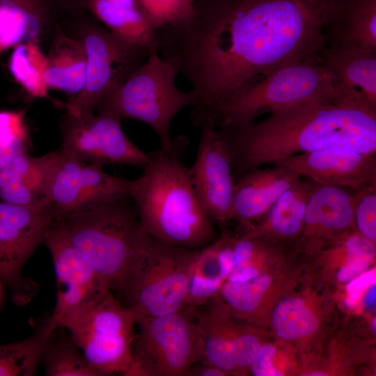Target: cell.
I'll list each match as a JSON object with an SVG mask.
<instances>
[{"label":"cell","mask_w":376,"mask_h":376,"mask_svg":"<svg viewBox=\"0 0 376 376\" xmlns=\"http://www.w3.org/2000/svg\"><path fill=\"white\" fill-rule=\"evenodd\" d=\"M121 120L104 111L73 114L65 111L61 123L62 150L81 161L143 167L148 153L125 134Z\"/></svg>","instance_id":"cell-13"},{"label":"cell","mask_w":376,"mask_h":376,"mask_svg":"<svg viewBox=\"0 0 376 376\" xmlns=\"http://www.w3.org/2000/svg\"><path fill=\"white\" fill-rule=\"evenodd\" d=\"M197 251L152 239L126 305L134 318L162 316L186 308Z\"/></svg>","instance_id":"cell-9"},{"label":"cell","mask_w":376,"mask_h":376,"mask_svg":"<svg viewBox=\"0 0 376 376\" xmlns=\"http://www.w3.org/2000/svg\"><path fill=\"white\" fill-rule=\"evenodd\" d=\"M354 223L358 233L376 242V185L354 191Z\"/></svg>","instance_id":"cell-36"},{"label":"cell","mask_w":376,"mask_h":376,"mask_svg":"<svg viewBox=\"0 0 376 376\" xmlns=\"http://www.w3.org/2000/svg\"><path fill=\"white\" fill-rule=\"evenodd\" d=\"M307 376H327V374H325L322 372H315V373H311L310 374L306 375Z\"/></svg>","instance_id":"cell-44"},{"label":"cell","mask_w":376,"mask_h":376,"mask_svg":"<svg viewBox=\"0 0 376 376\" xmlns=\"http://www.w3.org/2000/svg\"><path fill=\"white\" fill-rule=\"evenodd\" d=\"M0 283H1V282H0Z\"/></svg>","instance_id":"cell-46"},{"label":"cell","mask_w":376,"mask_h":376,"mask_svg":"<svg viewBox=\"0 0 376 376\" xmlns=\"http://www.w3.org/2000/svg\"><path fill=\"white\" fill-rule=\"evenodd\" d=\"M229 329L237 369L250 368L260 347L258 337L250 332L236 331L230 324Z\"/></svg>","instance_id":"cell-37"},{"label":"cell","mask_w":376,"mask_h":376,"mask_svg":"<svg viewBox=\"0 0 376 376\" xmlns=\"http://www.w3.org/2000/svg\"><path fill=\"white\" fill-rule=\"evenodd\" d=\"M315 185L311 180L300 177L276 201L267 212L261 227L245 234L255 237L269 233L279 237H292L302 230L308 198Z\"/></svg>","instance_id":"cell-26"},{"label":"cell","mask_w":376,"mask_h":376,"mask_svg":"<svg viewBox=\"0 0 376 376\" xmlns=\"http://www.w3.org/2000/svg\"><path fill=\"white\" fill-rule=\"evenodd\" d=\"M195 161L188 168L190 180L204 210L214 224L224 226L233 218L235 180L225 141L211 125L200 127Z\"/></svg>","instance_id":"cell-15"},{"label":"cell","mask_w":376,"mask_h":376,"mask_svg":"<svg viewBox=\"0 0 376 376\" xmlns=\"http://www.w3.org/2000/svg\"><path fill=\"white\" fill-rule=\"evenodd\" d=\"M272 324L279 337L294 340L313 334L318 327V321L301 299L290 297L277 305Z\"/></svg>","instance_id":"cell-30"},{"label":"cell","mask_w":376,"mask_h":376,"mask_svg":"<svg viewBox=\"0 0 376 376\" xmlns=\"http://www.w3.org/2000/svg\"><path fill=\"white\" fill-rule=\"evenodd\" d=\"M372 330L374 334H376V319L374 318L373 322H372Z\"/></svg>","instance_id":"cell-45"},{"label":"cell","mask_w":376,"mask_h":376,"mask_svg":"<svg viewBox=\"0 0 376 376\" xmlns=\"http://www.w3.org/2000/svg\"><path fill=\"white\" fill-rule=\"evenodd\" d=\"M56 330L42 358L47 376H98L70 335Z\"/></svg>","instance_id":"cell-29"},{"label":"cell","mask_w":376,"mask_h":376,"mask_svg":"<svg viewBox=\"0 0 376 376\" xmlns=\"http://www.w3.org/2000/svg\"><path fill=\"white\" fill-rule=\"evenodd\" d=\"M29 142L24 113L0 111V169L17 155L27 152Z\"/></svg>","instance_id":"cell-33"},{"label":"cell","mask_w":376,"mask_h":376,"mask_svg":"<svg viewBox=\"0 0 376 376\" xmlns=\"http://www.w3.org/2000/svg\"><path fill=\"white\" fill-rule=\"evenodd\" d=\"M55 217L51 205L19 206L0 200V282L10 290L17 304H26L36 295L37 284L24 277L22 269Z\"/></svg>","instance_id":"cell-11"},{"label":"cell","mask_w":376,"mask_h":376,"mask_svg":"<svg viewBox=\"0 0 376 376\" xmlns=\"http://www.w3.org/2000/svg\"><path fill=\"white\" fill-rule=\"evenodd\" d=\"M275 348L267 344L260 347L250 368L256 376H281L283 374L273 366Z\"/></svg>","instance_id":"cell-38"},{"label":"cell","mask_w":376,"mask_h":376,"mask_svg":"<svg viewBox=\"0 0 376 376\" xmlns=\"http://www.w3.org/2000/svg\"><path fill=\"white\" fill-rule=\"evenodd\" d=\"M320 58L331 75L335 95L361 98L376 107V49L324 47Z\"/></svg>","instance_id":"cell-17"},{"label":"cell","mask_w":376,"mask_h":376,"mask_svg":"<svg viewBox=\"0 0 376 376\" xmlns=\"http://www.w3.org/2000/svg\"><path fill=\"white\" fill-rule=\"evenodd\" d=\"M157 51L172 58L196 97L190 118L211 125L217 109L275 70L319 57V14L304 0H206L192 17L157 31Z\"/></svg>","instance_id":"cell-1"},{"label":"cell","mask_w":376,"mask_h":376,"mask_svg":"<svg viewBox=\"0 0 376 376\" xmlns=\"http://www.w3.org/2000/svg\"><path fill=\"white\" fill-rule=\"evenodd\" d=\"M179 73L172 58L154 51L95 109L120 120L132 118L146 123L157 134L160 147L169 148L173 143L170 130L174 118L196 102L191 90L185 92L177 86Z\"/></svg>","instance_id":"cell-5"},{"label":"cell","mask_w":376,"mask_h":376,"mask_svg":"<svg viewBox=\"0 0 376 376\" xmlns=\"http://www.w3.org/2000/svg\"><path fill=\"white\" fill-rule=\"evenodd\" d=\"M140 8L156 31L190 19L195 0H137Z\"/></svg>","instance_id":"cell-34"},{"label":"cell","mask_w":376,"mask_h":376,"mask_svg":"<svg viewBox=\"0 0 376 376\" xmlns=\"http://www.w3.org/2000/svg\"><path fill=\"white\" fill-rule=\"evenodd\" d=\"M86 6L117 37L144 48L157 50V31L137 0H86Z\"/></svg>","instance_id":"cell-22"},{"label":"cell","mask_w":376,"mask_h":376,"mask_svg":"<svg viewBox=\"0 0 376 376\" xmlns=\"http://www.w3.org/2000/svg\"><path fill=\"white\" fill-rule=\"evenodd\" d=\"M276 163L320 185L358 191L376 185V152L322 150L294 155Z\"/></svg>","instance_id":"cell-16"},{"label":"cell","mask_w":376,"mask_h":376,"mask_svg":"<svg viewBox=\"0 0 376 376\" xmlns=\"http://www.w3.org/2000/svg\"><path fill=\"white\" fill-rule=\"evenodd\" d=\"M259 276V271L255 266L249 265L231 271L226 281L245 282Z\"/></svg>","instance_id":"cell-41"},{"label":"cell","mask_w":376,"mask_h":376,"mask_svg":"<svg viewBox=\"0 0 376 376\" xmlns=\"http://www.w3.org/2000/svg\"><path fill=\"white\" fill-rule=\"evenodd\" d=\"M334 95L329 72L320 56L282 66L235 93L216 111L211 125L235 127L265 113Z\"/></svg>","instance_id":"cell-6"},{"label":"cell","mask_w":376,"mask_h":376,"mask_svg":"<svg viewBox=\"0 0 376 376\" xmlns=\"http://www.w3.org/2000/svg\"><path fill=\"white\" fill-rule=\"evenodd\" d=\"M269 113L261 121L218 127L235 180L249 170L299 153L376 152V107L363 99L334 94Z\"/></svg>","instance_id":"cell-2"},{"label":"cell","mask_w":376,"mask_h":376,"mask_svg":"<svg viewBox=\"0 0 376 376\" xmlns=\"http://www.w3.org/2000/svg\"><path fill=\"white\" fill-rule=\"evenodd\" d=\"M376 282V270L372 269L366 272H362L352 279L346 286L347 298L345 299L347 307H354L359 298L366 290Z\"/></svg>","instance_id":"cell-39"},{"label":"cell","mask_w":376,"mask_h":376,"mask_svg":"<svg viewBox=\"0 0 376 376\" xmlns=\"http://www.w3.org/2000/svg\"><path fill=\"white\" fill-rule=\"evenodd\" d=\"M324 47L376 49V0H334L322 18Z\"/></svg>","instance_id":"cell-19"},{"label":"cell","mask_w":376,"mask_h":376,"mask_svg":"<svg viewBox=\"0 0 376 376\" xmlns=\"http://www.w3.org/2000/svg\"><path fill=\"white\" fill-rule=\"evenodd\" d=\"M50 152L38 157L21 153L0 169V188L10 183L29 185L46 194Z\"/></svg>","instance_id":"cell-31"},{"label":"cell","mask_w":376,"mask_h":376,"mask_svg":"<svg viewBox=\"0 0 376 376\" xmlns=\"http://www.w3.org/2000/svg\"><path fill=\"white\" fill-rule=\"evenodd\" d=\"M233 242L228 237L217 238L198 249L185 308L201 306L217 296L232 271Z\"/></svg>","instance_id":"cell-21"},{"label":"cell","mask_w":376,"mask_h":376,"mask_svg":"<svg viewBox=\"0 0 376 376\" xmlns=\"http://www.w3.org/2000/svg\"><path fill=\"white\" fill-rule=\"evenodd\" d=\"M44 0H0V52L39 41L49 22Z\"/></svg>","instance_id":"cell-25"},{"label":"cell","mask_w":376,"mask_h":376,"mask_svg":"<svg viewBox=\"0 0 376 376\" xmlns=\"http://www.w3.org/2000/svg\"><path fill=\"white\" fill-rule=\"evenodd\" d=\"M194 315L202 343L201 361L226 373L236 371L229 322L222 302L219 304L214 297L205 304L194 308Z\"/></svg>","instance_id":"cell-24"},{"label":"cell","mask_w":376,"mask_h":376,"mask_svg":"<svg viewBox=\"0 0 376 376\" xmlns=\"http://www.w3.org/2000/svg\"><path fill=\"white\" fill-rule=\"evenodd\" d=\"M44 242L52 256L56 281L55 306L48 320L54 327L65 329L111 291L54 220Z\"/></svg>","instance_id":"cell-12"},{"label":"cell","mask_w":376,"mask_h":376,"mask_svg":"<svg viewBox=\"0 0 376 376\" xmlns=\"http://www.w3.org/2000/svg\"><path fill=\"white\" fill-rule=\"evenodd\" d=\"M345 263L340 269L338 280L350 281L363 272L375 258V244L359 233L350 234L343 242Z\"/></svg>","instance_id":"cell-35"},{"label":"cell","mask_w":376,"mask_h":376,"mask_svg":"<svg viewBox=\"0 0 376 376\" xmlns=\"http://www.w3.org/2000/svg\"><path fill=\"white\" fill-rule=\"evenodd\" d=\"M65 329L98 376H136L132 354L135 320L128 307L111 292Z\"/></svg>","instance_id":"cell-7"},{"label":"cell","mask_w":376,"mask_h":376,"mask_svg":"<svg viewBox=\"0 0 376 376\" xmlns=\"http://www.w3.org/2000/svg\"><path fill=\"white\" fill-rule=\"evenodd\" d=\"M50 153L46 194L56 217L128 194L130 180L106 173L102 166L81 161L62 150Z\"/></svg>","instance_id":"cell-14"},{"label":"cell","mask_w":376,"mask_h":376,"mask_svg":"<svg viewBox=\"0 0 376 376\" xmlns=\"http://www.w3.org/2000/svg\"><path fill=\"white\" fill-rule=\"evenodd\" d=\"M58 329L47 320L29 337L0 345V376H33Z\"/></svg>","instance_id":"cell-27"},{"label":"cell","mask_w":376,"mask_h":376,"mask_svg":"<svg viewBox=\"0 0 376 376\" xmlns=\"http://www.w3.org/2000/svg\"><path fill=\"white\" fill-rule=\"evenodd\" d=\"M47 58L45 81L49 89L64 92L70 99L78 95L84 87L86 72L81 39L70 37L57 28Z\"/></svg>","instance_id":"cell-23"},{"label":"cell","mask_w":376,"mask_h":376,"mask_svg":"<svg viewBox=\"0 0 376 376\" xmlns=\"http://www.w3.org/2000/svg\"><path fill=\"white\" fill-rule=\"evenodd\" d=\"M38 42L29 41L14 47L9 57L8 68L29 96L45 98L49 90L45 81L47 58Z\"/></svg>","instance_id":"cell-28"},{"label":"cell","mask_w":376,"mask_h":376,"mask_svg":"<svg viewBox=\"0 0 376 376\" xmlns=\"http://www.w3.org/2000/svg\"><path fill=\"white\" fill-rule=\"evenodd\" d=\"M79 38L85 48L86 72L83 90L65 104L66 111L73 114L94 112L152 53L96 25H88Z\"/></svg>","instance_id":"cell-10"},{"label":"cell","mask_w":376,"mask_h":376,"mask_svg":"<svg viewBox=\"0 0 376 376\" xmlns=\"http://www.w3.org/2000/svg\"><path fill=\"white\" fill-rule=\"evenodd\" d=\"M132 345L136 376H187L202 359L194 308L158 317L134 318Z\"/></svg>","instance_id":"cell-8"},{"label":"cell","mask_w":376,"mask_h":376,"mask_svg":"<svg viewBox=\"0 0 376 376\" xmlns=\"http://www.w3.org/2000/svg\"><path fill=\"white\" fill-rule=\"evenodd\" d=\"M226 374L214 366L199 361L191 367L187 376H224Z\"/></svg>","instance_id":"cell-40"},{"label":"cell","mask_w":376,"mask_h":376,"mask_svg":"<svg viewBox=\"0 0 376 376\" xmlns=\"http://www.w3.org/2000/svg\"><path fill=\"white\" fill-rule=\"evenodd\" d=\"M309 6L315 10L320 15L321 22L322 17L327 8L334 0H304Z\"/></svg>","instance_id":"cell-42"},{"label":"cell","mask_w":376,"mask_h":376,"mask_svg":"<svg viewBox=\"0 0 376 376\" xmlns=\"http://www.w3.org/2000/svg\"><path fill=\"white\" fill-rule=\"evenodd\" d=\"M54 221L126 306L152 241L129 194L82 205Z\"/></svg>","instance_id":"cell-4"},{"label":"cell","mask_w":376,"mask_h":376,"mask_svg":"<svg viewBox=\"0 0 376 376\" xmlns=\"http://www.w3.org/2000/svg\"><path fill=\"white\" fill-rule=\"evenodd\" d=\"M187 144V139L180 136L170 148L148 153L142 173L130 180L128 194L141 228L152 239L199 249L217 237L182 160Z\"/></svg>","instance_id":"cell-3"},{"label":"cell","mask_w":376,"mask_h":376,"mask_svg":"<svg viewBox=\"0 0 376 376\" xmlns=\"http://www.w3.org/2000/svg\"><path fill=\"white\" fill-rule=\"evenodd\" d=\"M249 170L235 180L233 218L242 222L267 214L279 196L301 176L280 164Z\"/></svg>","instance_id":"cell-18"},{"label":"cell","mask_w":376,"mask_h":376,"mask_svg":"<svg viewBox=\"0 0 376 376\" xmlns=\"http://www.w3.org/2000/svg\"><path fill=\"white\" fill-rule=\"evenodd\" d=\"M363 304L365 306L371 308L375 306L376 302V286L375 284L370 286L368 291L366 292L363 298Z\"/></svg>","instance_id":"cell-43"},{"label":"cell","mask_w":376,"mask_h":376,"mask_svg":"<svg viewBox=\"0 0 376 376\" xmlns=\"http://www.w3.org/2000/svg\"><path fill=\"white\" fill-rule=\"evenodd\" d=\"M354 191L315 184L306 207L303 228L308 236L330 237L354 223Z\"/></svg>","instance_id":"cell-20"},{"label":"cell","mask_w":376,"mask_h":376,"mask_svg":"<svg viewBox=\"0 0 376 376\" xmlns=\"http://www.w3.org/2000/svg\"><path fill=\"white\" fill-rule=\"evenodd\" d=\"M270 283L271 279L267 274L245 282L226 281L217 296L230 310L241 315H249L258 308Z\"/></svg>","instance_id":"cell-32"}]
</instances>
